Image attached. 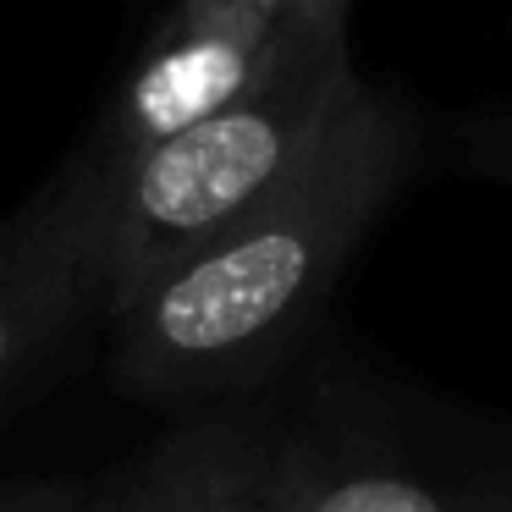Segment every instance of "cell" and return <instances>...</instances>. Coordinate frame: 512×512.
I'll return each mask as SVG.
<instances>
[{"mask_svg":"<svg viewBox=\"0 0 512 512\" xmlns=\"http://www.w3.org/2000/svg\"><path fill=\"white\" fill-rule=\"evenodd\" d=\"M347 17L353 0H177L144 39L83 155L116 171L177 127L248 100L320 56L353 50Z\"/></svg>","mask_w":512,"mask_h":512,"instance_id":"cell-3","label":"cell"},{"mask_svg":"<svg viewBox=\"0 0 512 512\" xmlns=\"http://www.w3.org/2000/svg\"><path fill=\"white\" fill-rule=\"evenodd\" d=\"M276 419L221 408L193 419V479L182 512H281L276 507Z\"/></svg>","mask_w":512,"mask_h":512,"instance_id":"cell-6","label":"cell"},{"mask_svg":"<svg viewBox=\"0 0 512 512\" xmlns=\"http://www.w3.org/2000/svg\"><path fill=\"white\" fill-rule=\"evenodd\" d=\"M364 89L369 83L358 78L353 50H336L248 100L177 127L116 171L89 160L100 177L105 309L292 188L331 149Z\"/></svg>","mask_w":512,"mask_h":512,"instance_id":"cell-2","label":"cell"},{"mask_svg":"<svg viewBox=\"0 0 512 512\" xmlns=\"http://www.w3.org/2000/svg\"><path fill=\"white\" fill-rule=\"evenodd\" d=\"M188 479H193V419L160 435L111 485L83 490L72 512H182L188 507Z\"/></svg>","mask_w":512,"mask_h":512,"instance_id":"cell-7","label":"cell"},{"mask_svg":"<svg viewBox=\"0 0 512 512\" xmlns=\"http://www.w3.org/2000/svg\"><path fill=\"white\" fill-rule=\"evenodd\" d=\"M281 512H512V474L424 463L369 424H276Z\"/></svg>","mask_w":512,"mask_h":512,"instance_id":"cell-5","label":"cell"},{"mask_svg":"<svg viewBox=\"0 0 512 512\" xmlns=\"http://www.w3.org/2000/svg\"><path fill=\"white\" fill-rule=\"evenodd\" d=\"M89 320H105L100 177L78 155L0 221V408L45 380Z\"/></svg>","mask_w":512,"mask_h":512,"instance_id":"cell-4","label":"cell"},{"mask_svg":"<svg viewBox=\"0 0 512 512\" xmlns=\"http://www.w3.org/2000/svg\"><path fill=\"white\" fill-rule=\"evenodd\" d=\"M463 160L496 182H512V116H474L463 127Z\"/></svg>","mask_w":512,"mask_h":512,"instance_id":"cell-8","label":"cell"},{"mask_svg":"<svg viewBox=\"0 0 512 512\" xmlns=\"http://www.w3.org/2000/svg\"><path fill=\"white\" fill-rule=\"evenodd\" d=\"M83 485H50V479H17L0 485V512H72Z\"/></svg>","mask_w":512,"mask_h":512,"instance_id":"cell-9","label":"cell"},{"mask_svg":"<svg viewBox=\"0 0 512 512\" xmlns=\"http://www.w3.org/2000/svg\"><path fill=\"white\" fill-rule=\"evenodd\" d=\"M419 160V122L364 89L320 160L105 309L111 375L138 402H226L309 336L358 243Z\"/></svg>","mask_w":512,"mask_h":512,"instance_id":"cell-1","label":"cell"}]
</instances>
